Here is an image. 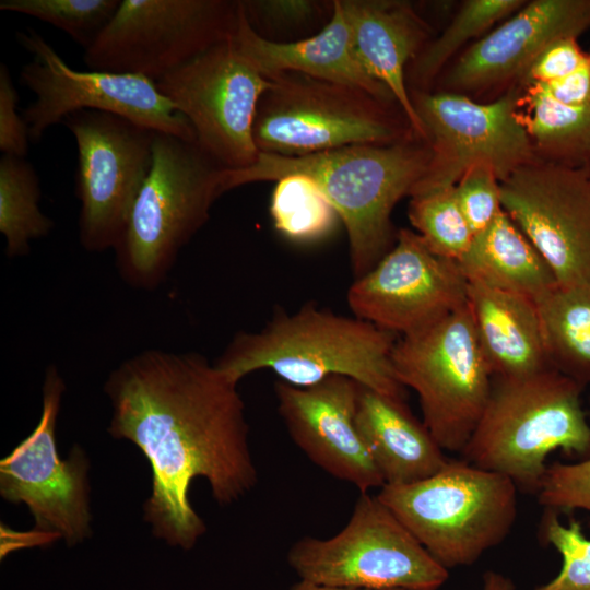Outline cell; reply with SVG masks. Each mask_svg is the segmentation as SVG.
<instances>
[{
	"mask_svg": "<svg viewBox=\"0 0 590 590\" xmlns=\"http://www.w3.org/2000/svg\"><path fill=\"white\" fill-rule=\"evenodd\" d=\"M237 385L200 353L158 349L127 358L105 381L108 433L132 441L148 459L152 495L144 520L172 545L189 550L205 532L189 499L196 477L209 482L221 505L258 482Z\"/></svg>",
	"mask_w": 590,
	"mask_h": 590,
	"instance_id": "cell-1",
	"label": "cell"
},
{
	"mask_svg": "<svg viewBox=\"0 0 590 590\" xmlns=\"http://www.w3.org/2000/svg\"><path fill=\"white\" fill-rule=\"evenodd\" d=\"M430 149L416 135L388 144L351 145L305 156L259 152L244 169L221 174L222 193L292 174L311 178L335 209L347 239L353 274L369 271L396 241L391 214L424 176Z\"/></svg>",
	"mask_w": 590,
	"mask_h": 590,
	"instance_id": "cell-2",
	"label": "cell"
},
{
	"mask_svg": "<svg viewBox=\"0 0 590 590\" xmlns=\"http://www.w3.org/2000/svg\"><path fill=\"white\" fill-rule=\"evenodd\" d=\"M396 342V334L370 322L307 303L275 311L258 331L237 332L214 365L236 384L263 369L295 387L344 376L404 400L391 359Z\"/></svg>",
	"mask_w": 590,
	"mask_h": 590,
	"instance_id": "cell-3",
	"label": "cell"
},
{
	"mask_svg": "<svg viewBox=\"0 0 590 590\" xmlns=\"http://www.w3.org/2000/svg\"><path fill=\"white\" fill-rule=\"evenodd\" d=\"M585 387L554 368L518 378H493L492 391L463 460L538 493L555 450L590 457Z\"/></svg>",
	"mask_w": 590,
	"mask_h": 590,
	"instance_id": "cell-4",
	"label": "cell"
},
{
	"mask_svg": "<svg viewBox=\"0 0 590 590\" xmlns=\"http://www.w3.org/2000/svg\"><path fill=\"white\" fill-rule=\"evenodd\" d=\"M224 170L197 141L155 132L150 173L114 249L116 269L132 288L162 285L180 250L206 224L222 196Z\"/></svg>",
	"mask_w": 590,
	"mask_h": 590,
	"instance_id": "cell-5",
	"label": "cell"
},
{
	"mask_svg": "<svg viewBox=\"0 0 590 590\" xmlns=\"http://www.w3.org/2000/svg\"><path fill=\"white\" fill-rule=\"evenodd\" d=\"M518 487L507 476L465 460H450L433 475L384 485L377 497L448 570L474 564L510 533Z\"/></svg>",
	"mask_w": 590,
	"mask_h": 590,
	"instance_id": "cell-6",
	"label": "cell"
},
{
	"mask_svg": "<svg viewBox=\"0 0 590 590\" xmlns=\"http://www.w3.org/2000/svg\"><path fill=\"white\" fill-rule=\"evenodd\" d=\"M268 79L253 123L259 152L305 156L416 135L408 120L391 113L397 104L362 88L295 72Z\"/></svg>",
	"mask_w": 590,
	"mask_h": 590,
	"instance_id": "cell-7",
	"label": "cell"
},
{
	"mask_svg": "<svg viewBox=\"0 0 590 590\" xmlns=\"http://www.w3.org/2000/svg\"><path fill=\"white\" fill-rule=\"evenodd\" d=\"M287 563L299 580L355 589L438 590L449 576L377 495L369 493H361L347 523L334 535L294 542Z\"/></svg>",
	"mask_w": 590,
	"mask_h": 590,
	"instance_id": "cell-8",
	"label": "cell"
},
{
	"mask_svg": "<svg viewBox=\"0 0 590 590\" xmlns=\"http://www.w3.org/2000/svg\"><path fill=\"white\" fill-rule=\"evenodd\" d=\"M391 359L400 384L417 394L423 423L438 445L461 452L493 385L468 304L428 328L401 337Z\"/></svg>",
	"mask_w": 590,
	"mask_h": 590,
	"instance_id": "cell-9",
	"label": "cell"
},
{
	"mask_svg": "<svg viewBox=\"0 0 590 590\" xmlns=\"http://www.w3.org/2000/svg\"><path fill=\"white\" fill-rule=\"evenodd\" d=\"M237 23L238 1L121 0L110 22L84 50L83 60L94 71L155 82L229 39Z\"/></svg>",
	"mask_w": 590,
	"mask_h": 590,
	"instance_id": "cell-10",
	"label": "cell"
},
{
	"mask_svg": "<svg viewBox=\"0 0 590 590\" xmlns=\"http://www.w3.org/2000/svg\"><path fill=\"white\" fill-rule=\"evenodd\" d=\"M21 46L33 55L20 72V83L35 98L21 113L31 142L79 110H99L122 116L154 132L196 141L189 121L164 97L153 80L103 71H79L64 62L35 30L16 33Z\"/></svg>",
	"mask_w": 590,
	"mask_h": 590,
	"instance_id": "cell-11",
	"label": "cell"
},
{
	"mask_svg": "<svg viewBox=\"0 0 590 590\" xmlns=\"http://www.w3.org/2000/svg\"><path fill=\"white\" fill-rule=\"evenodd\" d=\"M62 123L78 146L79 240L88 252L114 250L152 165L155 132L122 116L79 110Z\"/></svg>",
	"mask_w": 590,
	"mask_h": 590,
	"instance_id": "cell-12",
	"label": "cell"
},
{
	"mask_svg": "<svg viewBox=\"0 0 590 590\" xmlns=\"http://www.w3.org/2000/svg\"><path fill=\"white\" fill-rule=\"evenodd\" d=\"M232 37L155 81L189 121L200 148L227 170L257 161L253 123L269 86V79L238 51Z\"/></svg>",
	"mask_w": 590,
	"mask_h": 590,
	"instance_id": "cell-13",
	"label": "cell"
},
{
	"mask_svg": "<svg viewBox=\"0 0 590 590\" xmlns=\"http://www.w3.org/2000/svg\"><path fill=\"white\" fill-rule=\"evenodd\" d=\"M410 95L432 153L410 196L453 187L477 163L492 165L502 181L515 169L539 161L519 119V90L491 103L446 90L410 91Z\"/></svg>",
	"mask_w": 590,
	"mask_h": 590,
	"instance_id": "cell-14",
	"label": "cell"
},
{
	"mask_svg": "<svg viewBox=\"0 0 590 590\" xmlns=\"http://www.w3.org/2000/svg\"><path fill=\"white\" fill-rule=\"evenodd\" d=\"M66 386L56 365L43 385V411L34 430L0 461V494L25 504L38 531L63 538L69 545L90 535L88 462L79 446L61 459L56 423Z\"/></svg>",
	"mask_w": 590,
	"mask_h": 590,
	"instance_id": "cell-15",
	"label": "cell"
},
{
	"mask_svg": "<svg viewBox=\"0 0 590 590\" xmlns=\"http://www.w3.org/2000/svg\"><path fill=\"white\" fill-rule=\"evenodd\" d=\"M355 317L401 337L433 326L468 304L459 263L435 255L402 228L385 256L346 293Z\"/></svg>",
	"mask_w": 590,
	"mask_h": 590,
	"instance_id": "cell-16",
	"label": "cell"
},
{
	"mask_svg": "<svg viewBox=\"0 0 590 590\" xmlns=\"http://www.w3.org/2000/svg\"><path fill=\"white\" fill-rule=\"evenodd\" d=\"M504 211L560 286L590 284V173L533 162L500 181Z\"/></svg>",
	"mask_w": 590,
	"mask_h": 590,
	"instance_id": "cell-17",
	"label": "cell"
},
{
	"mask_svg": "<svg viewBox=\"0 0 590 590\" xmlns=\"http://www.w3.org/2000/svg\"><path fill=\"white\" fill-rule=\"evenodd\" d=\"M274 392L290 437L312 463L361 493L385 485L356 426L357 382L344 376L309 387L278 380Z\"/></svg>",
	"mask_w": 590,
	"mask_h": 590,
	"instance_id": "cell-18",
	"label": "cell"
},
{
	"mask_svg": "<svg viewBox=\"0 0 590 590\" xmlns=\"http://www.w3.org/2000/svg\"><path fill=\"white\" fill-rule=\"evenodd\" d=\"M590 28V0H533L471 45L448 70L446 91L462 93L521 78L551 43Z\"/></svg>",
	"mask_w": 590,
	"mask_h": 590,
	"instance_id": "cell-19",
	"label": "cell"
},
{
	"mask_svg": "<svg viewBox=\"0 0 590 590\" xmlns=\"http://www.w3.org/2000/svg\"><path fill=\"white\" fill-rule=\"evenodd\" d=\"M340 4L359 61L369 75L390 92L414 133L425 141L406 73L426 45V23L406 1L340 0Z\"/></svg>",
	"mask_w": 590,
	"mask_h": 590,
	"instance_id": "cell-20",
	"label": "cell"
},
{
	"mask_svg": "<svg viewBox=\"0 0 590 590\" xmlns=\"http://www.w3.org/2000/svg\"><path fill=\"white\" fill-rule=\"evenodd\" d=\"M232 40L238 51L266 78L295 72L362 88L394 103L390 92L374 80L359 61L340 0H333L329 21L315 34L292 42L269 40L253 31L238 2V23Z\"/></svg>",
	"mask_w": 590,
	"mask_h": 590,
	"instance_id": "cell-21",
	"label": "cell"
},
{
	"mask_svg": "<svg viewBox=\"0 0 590 590\" xmlns=\"http://www.w3.org/2000/svg\"><path fill=\"white\" fill-rule=\"evenodd\" d=\"M355 421L385 485L424 480L448 461L445 450L404 400L357 384Z\"/></svg>",
	"mask_w": 590,
	"mask_h": 590,
	"instance_id": "cell-22",
	"label": "cell"
},
{
	"mask_svg": "<svg viewBox=\"0 0 590 590\" xmlns=\"http://www.w3.org/2000/svg\"><path fill=\"white\" fill-rule=\"evenodd\" d=\"M468 308L493 378H518L552 368L535 303L468 282Z\"/></svg>",
	"mask_w": 590,
	"mask_h": 590,
	"instance_id": "cell-23",
	"label": "cell"
},
{
	"mask_svg": "<svg viewBox=\"0 0 590 590\" xmlns=\"http://www.w3.org/2000/svg\"><path fill=\"white\" fill-rule=\"evenodd\" d=\"M458 263L468 282L533 302L558 285L546 261L505 211L473 237Z\"/></svg>",
	"mask_w": 590,
	"mask_h": 590,
	"instance_id": "cell-24",
	"label": "cell"
},
{
	"mask_svg": "<svg viewBox=\"0 0 590 590\" xmlns=\"http://www.w3.org/2000/svg\"><path fill=\"white\" fill-rule=\"evenodd\" d=\"M534 303L551 367L590 385V284L557 285Z\"/></svg>",
	"mask_w": 590,
	"mask_h": 590,
	"instance_id": "cell-25",
	"label": "cell"
},
{
	"mask_svg": "<svg viewBox=\"0 0 590 590\" xmlns=\"http://www.w3.org/2000/svg\"><path fill=\"white\" fill-rule=\"evenodd\" d=\"M518 111L536 155L570 166L590 157V104H563L527 82L519 90Z\"/></svg>",
	"mask_w": 590,
	"mask_h": 590,
	"instance_id": "cell-26",
	"label": "cell"
},
{
	"mask_svg": "<svg viewBox=\"0 0 590 590\" xmlns=\"http://www.w3.org/2000/svg\"><path fill=\"white\" fill-rule=\"evenodd\" d=\"M39 178L25 160L2 155L0 160V233L9 258L30 252L31 241L47 236L54 221L39 208Z\"/></svg>",
	"mask_w": 590,
	"mask_h": 590,
	"instance_id": "cell-27",
	"label": "cell"
},
{
	"mask_svg": "<svg viewBox=\"0 0 590 590\" xmlns=\"http://www.w3.org/2000/svg\"><path fill=\"white\" fill-rule=\"evenodd\" d=\"M524 3L522 0L464 1L445 31L426 44L410 63L408 80L413 86L410 91H427L430 82L465 43L510 16Z\"/></svg>",
	"mask_w": 590,
	"mask_h": 590,
	"instance_id": "cell-28",
	"label": "cell"
},
{
	"mask_svg": "<svg viewBox=\"0 0 590 590\" xmlns=\"http://www.w3.org/2000/svg\"><path fill=\"white\" fill-rule=\"evenodd\" d=\"M270 215L279 233L302 244L326 238L340 220L318 185L302 174L276 180L270 201Z\"/></svg>",
	"mask_w": 590,
	"mask_h": 590,
	"instance_id": "cell-29",
	"label": "cell"
},
{
	"mask_svg": "<svg viewBox=\"0 0 590 590\" xmlns=\"http://www.w3.org/2000/svg\"><path fill=\"white\" fill-rule=\"evenodd\" d=\"M409 220L426 246L437 256L459 262L474 234L455 194V186L410 196Z\"/></svg>",
	"mask_w": 590,
	"mask_h": 590,
	"instance_id": "cell-30",
	"label": "cell"
},
{
	"mask_svg": "<svg viewBox=\"0 0 590 590\" xmlns=\"http://www.w3.org/2000/svg\"><path fill=\"white\" fill-rule=\"evenodd\" d=\"M121 0H1L0 10L33 16L87 49L110 22Z\"/></svg>",
	"mask_w": 590,
	"mask_h": 590,
	"instance_id": "cell-31",
	"label": "cell"
},
{
	"mask_svg": "<svg viewBox=\"0 0 590 590\" xmlns=\"http://www.w3.org/2000/svg\"><path fill=\"white\" fill-rule=\"evenodd\" d=\"M540 534L560 555L562 567L551 581L531 590H590V539L580 522L571 519L564 524L558 512L546 509Z\"/></svg>",
	"mask_w": 590,
	"mask_h": 590,
	"instance_id": "cell-32",
	"label": "cell"
},
{
	"mask_svg": "<svg viewBox=\"0 0 590 590\" xmlns=\"http://www.w3.org/2000/svg\"><path fill=\"white\" fill-rule=\"evenodd\" d=\"M256 33L273 40L274 35H293L314 28L332 14L333 1L243 0L238 1Z\"/></svg>",
	"mask_w": 590,
	"mask_h": 590,
	"instance_id": "cell-33",
	"label": "cell"
},
{
	"mask_svg": "<svg viewBox=\"0 0 590 590\" xmlns=\"http://www.w3.org/2000/svg\"><path fill=\"white\" fill-rule=\"evenodd\" d=\"M455 194L474 236L486 229L504 211L500 180L487 163L468 168L455 185Z\"/></svg>",
	"mask_w": 590,
	"mask_h": 590,
	"instance_id": "cell-34",
	"label": "cell"
},
{
	"mask_svg": "<svg viewBox=\"0 0 590 590\" xmlns=\"http://www.w3.org/2000/svg\"><path fill=\"white\" fill-rule=\"evenodd\" d=\"M536 494L545 509L590 512V457L575 463L548 464Z\"/></svg>",
	"mask_w": 590,
	"mask_h": 590,
	"instance_id": "cell-35",
	"label": "cell"
},
{
	"mask_svg": "<svg viewBox=\"0 0 590 590\" xmlns=\"http://www.w3.org/2000/svg\"><path fill=\"white\" fill-rule=\"evenodd\" d=\"M576 37H565L551 43L534 59L520 82L550 83L576 71L588 58Z\"/></svg>",
	"mask_w": 590,
	"mask_h": 590,
	"instance_id": "cell-36",
	"label": "cell"
},
{
	"mask_svg": "<svg viewBox=\"0 0 590 590\" xmlns=\"http://www.w3.org/2000/svg\"><path fill=\"white\" fill-rule=\"evenodd\" d=\"M19 94L8 67L0 64V150L3 155L25 157L28 152L27 125L17 111Z\"/></svg>",
	"mask_w": 590,
	"mask_h": 590,
	"instance_id": "cell-37",
	"label": "cell"
},
{
	"mask_svg": "<svg viewBox=\"0 0 590 590\" xmlns=\"http://www.w3.org/2000/svg\"><path fill=\"white\" fill-rule=\"evenodd\" d=\"M535 84H538L547 95L563 104L570 106L589 105L590 54L587 60L573 73L550 83Z\"/></svg>",
	"mask_w": 590,
	"mask_h": 590,
	"instance_id": "cell-38",
	"label": "cell"
},
{
	"mask_svg": "<svg viewBox=\"0 0 590 590\" xmlns=\"http://www.w3.org/2000/svg\"><path fill=\"white\" fill-rule=\"evenodd\" d=\"M482 590H516L515 585L507 576L488 570L483 576Z\"/></svg>",
	"mask_w": 590,
	"mask_h": 590,
	"instance_id": "cell-39",
	"label": "cell"
},
{
	"mask_svg": "<svg viewBox=\"0 0 590 590\" xmlns=\"http://www.w3.org/2000/svg\"><path fill=\"white\" fill-rule=\"evenodd\" d=\"M288 590H369V589L331 587V586H322V585H317V583L299 580L296 583H294Z\"/></svg>",
	"mask_w": 590,
	"mask_h": 590,
	"instance_id": "cell-40",
	"label": "cell"
}]
</instances>
